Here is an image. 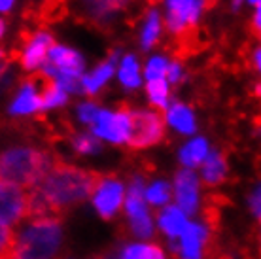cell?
<instances>
[{"instance_id":"6da1fadb","label":"cell","mask_w":261,"mask_h":259,"mask_svg":"<svg viewBox=\"0 0 261 259\" xmlns=\"http://www.w3.org/2000/svg\"><path fill=\"white\" fill-rule=\"evenodd\" d=\"M100 176L74 165L57 163L44 180L29 193V216L46 218L63 214L93 195Z\"/></svg>"},{"instance_id":"7a4b0ae2","label":"cell","mask_w":261,"mask_h":259,"mask_svg":"<svg viewBox=\"0 0 261 259\" xmlns=\"http://www.w3.org/2000/svg\"><path fill=\"white\" fill-rule=\"evenodd\" d=\"M63 246V223L53 216L33 218L17 233L10 246L2 250V259H55Z\"/></svg>"},{"instance_id":"3957f363","label":"cell","mask_w":261,"mask_h":259,"mask_svg":"<svg viewBox=\"0 0 261 259\" xmlns=\"http://www.w3.org/2000/svg\"><path fill=\"white\" fill-rule=\"evenodd\" d=\"M55 165V157L46 149L33 144H12L2 151L0 176L2 182L21 188H36Z\"/></svg>"},{"instance_id":"277c9868","label":"cell","mask_w":261,"mask_h":259,"mask_svg":"<svg viewBox=\"0 0 261 259\" xmlns=\"http://www.w3.org/2000/svg\"><path fill=\"white\" fill-rule=\"evenodd\" d=\"M85 57L74 45L57 44L51 47L47 63L40 70V80L63 87L70 95H82V80L85 76Z\"/></svg>"},{"instance_id":"5b68a950","label":"cell","mask_w":261,"mask_h":259,"mask_svg":"<svg viewBox=\"0 0 261 259\" xmlns=\"http://www.w3.org/2000/svg\"><path fill=\"white\" fill-rule=\"evenodd\" d=\"M208 6L210 0H161L167 33L172 38H186L199 27Z\"/></svg>"},{"instance_id":"8992f818","label":"cell","mask_w":261,"mask_h":259,"mask_svg":"<svg viewBox=\"0 0 261 259\" xmlns=\"http://www.w3.org/2000/svg\"><path fill=\"white\" fill-rule=\"evenodd\" d=\"M125 216L129 233L138 240H146L153 237V218L146 201V184L140 174L130 178L127 199H125Z\"/></svg>"},{"instance_id":"52a82bcc","label":"cell","mask_w":261,"mask_h":259,"mask_svg":"<svg viewBox=\"0 0 261 259\" xmlns=\"http://www.w3.org/2000/svg\"><path fill=\"white\" fill-rule=\"evenodd\" d=\"M98 140L112 146H129L133 136V112L130 108H106L100 106L93 125L89 127Z\"/></svg>"},{"instance_id":"ba28073f","label":"cell","mask_w":261,"mask_h":259,"mask_svg":"<svg viewBox=\"0 0 261 259\" xmlns=\"http://www.w3.org/2000/svg\"><path fill=\"white\" fill-rule=\"evenodd\" d=\"M133 112V136L129 146L133 149L151 148L163 140L165 117L153 108H130Z\"/></svg>"},{"instance_id":"9c48e42d","label":"cell","mask_w":261,"mask_h":259,"mask_svg":"<svg viewBox=\"0 0 261 259\" xmlns=\"http://www.w3.org/2000/svg\"><path fill=\"white\" fill-rule=\"evenodd\" d=\"M133 2L137 0H70L68 6L85 23L108 27L114 25Z\"/></svg>"},{"instance_id":"30bf717a","label":"cell","mask_w":261,"mask_h":259,"mask_svg":"<svg viewBox=\"0 0 261 259\" xmlns=\"http://www.w3.org/2000/svg\"><path fill=\"white\" fill-rule=\"evenodd\" d=\"M55 44L57 42H55V36L51 34V31H47V29L33 31L23 40L19 53H17L21 70L27 72V74H34V72L42 70V66L47 63L49 51Z\"/></svg>"},{"instance_id":"8fae6325","label":"cell","mask_w":261,"mask_h":259,"mask_svg":"<svg viewBox=\"0 0 261 259\" xmlns=\"http://www.w3.org/2000/svg\"><path fill=\"white\" fill-rule=\"evenodd\" d=\"M42 80L27 78L23 80L17 89L13 91L12 98L6 106V114L13 119L33 117L40 112H44V100H42Z\"/></svg>"},{"instance_id":"7c38bea8","label":"cell","mask_w":261,"mask_h":259,"mask_svg":"<svg viewBox=\"0 0 261 259\" xmlns=\"http://www.w3.org/2000/svg\"><path fill=\"white\" fill-rule=\"evenodd\" d=\"M125 199H127V191H125L123 182L116 176H100L91 195L95 210L105 220H110L118 214L121 204H125Z\"/></svg>"},{"instance_id":"4fadbf2b","label":"cell","mask_w":261,"mask_h":259,"mask_svg":"<svg viewBox=\"0 0 261 259\" xmlns=\"http://www.w3.org/2000/svg\"><path fill=\"white\" fill-rule=\"evenodd\" d=\"M29 216V195L25 188L2 182L0 184V223L13 229L23 218Z\"/></svg>"},{"instance_id":"5bb4252c","label":"cell","mask_w":261,"mask_h":259,"mask_svg":"<svg viewBox=\"0 0 261 259\" xmlns=\"http://www.w3.org/2000/svg\"><path fill=\"white\" fill-rule=\"evenodd\" d=\"M121 55H123L121 49H112L102 61H98L97 65L93 66L91 70L85 72L84 80H82V95L97 97L100 91H105L118 74Z\"/></svg>"},{"instance_id":"9a60e30c","label":"cell","mask_w":261,"mask_h":259,"mask_svg":"<svg viewBox=\"0 0 261 259\" xmlns=\"http://www.w3.org/2000/svg\"><path fill=\"white\" fill-rule=\"evenodd\" d=\"M201 176L191 169H180L174 174V199L176 206L182 208L186 214H195L201 204Z\"/></svg>"},{"instance_id":"2e32d148","label":"cell","mask_w":261,"mask_h":259,"mask_svg":"<svg viewBox=\"0 0 261 259\" xmlns=\"http://www.w3.org/2000/svg\"><path fill=\"white\" fill-rule=\"evenodd\" d=\"M165 31V17H163V10L159 6H148L144 10L142 17H140V23H138V31H137V40H138V47L140 51L150 53L153 51L161 38H163Z\"/></svg>"},{"instance_id":"e0dca14e","label":"cell","mask_w":261,"mask_h":259,"mask_svg":"<svg viewBox=\"0 0 261 259\" xmlns=\"http://www.w3.org/2000/svg\"><path fill=\"white\" fill-rule=\"evenodd\" d=\"M208 242V227L202 225V223H190L176 244H172V250H174L178 259H204Z\"/></svg>"},{"instance_id":"ac0fdd59","label":"cell","mask_w":261,"mask_h":259,"mask_svg":"<svg viewBox=\"0 0 261 259\" xmlns=\"http://www.w3.org/2000/svg\"><path fill=\"white\" fill-rule=\"evenodd\" d=\"M165 123L170 131H174L182 136H197L199 129V119L195 110L184 100H172L169 108L163 112Z\"/></svg>"},{"instance_id":"d6986e66","label":"cell","mask_w":261,"mask_h":259,"mask_svg":"<svg viewBox=\"0 0 261 259\" xmlns=\"http://www.w3.org/2000/svg\"><path fill=\"white\" fill-rule=\"evenodd\" d=\"M116 82L127 93H135L140 87H144V84H146V80H144V63H140L137 53L123 51V55L119 59Z\"/></svg>"},{"instance_id":"ffe728a7","label":"cell","mask_w":261,"mask_h":259,"mask_svg":"<svg viewBox=\"0 0 261 259\" xmlns=\"http://www.w3.org/2000/svg\"><path fill=\"white\" fill-rule=\"evenodd\" d=\"M210 142L204 136H191L178 149V161L182 165V169H201L202 163L206 161L210 156Z\"/></svg>"},{"instance_id":"44dd1931","label":"cell","mask_w":261,"mask_h":259,"mask_svg":"<svg viewBox=\"0 0 261 259\" xmlns=\"http://www.w3.org/2000/svg\"><path fill=\"white\" fill-rule=\"evenodd\" d=\"M157 225L161 229V233L167 235L170 240H176L184 235V231L188 229L190 221H188V214L182 208L174 206H165L159 216H157Z\"/></svg>"},{"instance_id":"7402d4cb","label":"cell","mask_w":261,"mask_h":259,"mask_svg":"<svg viewBox=\"0 0 261 259\" xmlns=\"http://www.w3.org/2000/svg\"><path fill=\"white\" fill-rule=\"evenodd\" d=\"M229 172L227 157L220 149H212L210 156L206 157V161L202 163L201 167V180L206 186H220L225 182Z\"/></svg>"},{"instance_id":"603a6c76","label":"cell","mask_w":261,"mask_h":259,"mask_svg":"<svg viewBox=\"0 0 261 259\" xmlns=\"http://www.w3.org/2000/svg\"><path fill=\"white\" fill-rule=\"evenodd\" d=\"M172 85L169 80H151L144 84V93H146V100L150 104V108L157 112H165L172 104Z\"/></svg>"},{"instance_id":"cb8c5ba5","label":"cell","mask_w":261,"mask_h":259,"mask_svg":"<svg viewBox=\"0 0 261 259\" xmlns=\"http://www.w3.org/2000/svg\"><path fill=\"white\" fill-rule=\"evenodd\" d=\"M119 259H167V253L151 242H133L121 250Z\"/></svg>"},{"instance_id":"d4e9b609","label":"cell","mask_w":261,"mask_h":259,"mask_svg":"<svg viewBox=\"0 0 261 259\" xmlns=\"http://www.w3.org/2000/svg\"><path fill=\"white\" fill-rule=\"evenodd\" d=\"M44 82V80H42ZM70 93L65 91L63 87L55 84H49V82H44L42 85V100H44V112H51V110H59V108H65L68 100H70Z\"/></svg>"},{"instance_id":"484cf974","label":"cell","mask_w":261,"mask_h":259,"mask_svg":"<svg viewBox=\"0 0 261 259\" xmlns=\"http://www.w3.org/2000/svg\"><path fill=\"white\" fill-rule=\"evenodd\" d=\"M172 59L165 53H150L146 63H144V80L151 82V80H163L167 78Z\"/></svg>"},{"instance_id":"4316f807","label":"cell","mask_w":261,"mask_h":259,"mask_svg":"<svg viewBox=\"0 0 261 259\" xmlns=\"http://www.w3.org/2000/svg\"><path fill=\"white\" fill-rule=\"evenodd\" d=\"M70 148L78 156H95L102 148V140H98L91 131H82L70 136Z\"/></svg>"},{"instance_id":"83f0119b","label":"cell","mask_w":261,"mask_h":259,"mask_svg":"<svg viewBox=\"0 0 261 259\" xmlns=\"http://www.w3.org/2000/svg\"><path fill=\"white\" fill-rule=\"evenodd\" d=\"M172 197V189H170L169 182L165 180H153L146 186V201L150 202L151 206H167V202Z\"/></svg>"},{"instance_id":"f1b7e54d","label":"cell","mask_w":261,"mask_h":259,"mask_svg":"<svg viewBox=\"0 0 261 259\" xmlns=\"http://www.w3.org/2000/svg\"><path fill=\"white\" fill-rule=\"evenodd\" d=\"M98 110H100V106H98L93 98H85V100H80V102L76 104L74 116H76L80 125L91 127L93 121H95V117H97V114H98Z\"/></svg>"},{"instance_id":"f546056e","label":"cell","mask_w":261,"mask_h":259,"mask_svg":"<svg viewBox=\"0 0 261 259\" xmlns=\"http://www.w3.org/2000/svg\"><path fill=\"white\" fill-rule=\"evenodd\" d=\"M188 68L184 65L180 59H172V63H170V68H169V74H167V80H169V84L172 87H180V85L186 84V80H188Z\"/></svg>"},{"instance_id":"4dcf8cb0","label":"cell","mask_w":261,"mask_h":259,"mask_svg":"<svg viewBox=\"0 0 261 259\" xmlns=\"http://www.w3.org/2000/svg\"><path fill=\"white\" fill-rule=\"evenodd\" d=\"M246 6L252 8V31L261 44V0H246Z\"/></svg>"},{"instance_id":"1f68e13d","label":"cell","mask_w":261,"mask_h":259,"mask_svg":"<svg viewBox=\"0 0 261 259\" xmlns=\"http://www.w3.org/2000/svg\"><path fill=\"white\" fill-rule=\"evenodd\" d=\"M248 202H250V210H252L255 216H261V182L252 189Z\"/></svg>"},{"instance_id":"d6a6232c","label":"cell","mask_w":261,"mask_h":259,"mask_svg":"<svg viewBox=\"0 0 261 259\" xmlns=\"http://www.w3.org/2000/svg\"><path fill=\"white\" fill-rule=\"evenodd\" d=\"M250 66H252V70H254L261 80V44L252 47V51H250Z\"/></svg>"},{"instance_id":"836d02e7","label":"cell","mask_w":261,"mask_h":259,"mask_svg":"<svg viewBox=\"0 0 261 259\" xmlns=\"http://www.w3.org/2000/svg\"><path fill=\"white\" fill-rule=\"evenodd\" d=\"M15 6H17V0H0V13L8 15L15 10Z\"/></svg>"},{"instance_id":"e575fe53","label":"cell","mask_w":261,"mask_h":259,"mask_svg":"<svg viewBox=\"0 0 261 259\" xmlns=\"http://www.w3.org/2000/svg\"><path fill=\"white\" fill-rule=\"evenodd\" d=\"M252 95L255 98H261V80H255L254 84H252Z\"/></svg>"},{"instance_id":"d590c367","label":"cell","mask_w":261,"mask_h":259,"mask_svg":"<svg viewBox=\"0 0 261 259\" xmlns=\"http://www.w3.org/2000/svg\"><path fill=\"white\" fill-rule=\"evenodd\" d=\"M244 4H246V0H229V6H231L233 12H239Z\"/></svg>"},{"instance_id":"8d00e7d4","label":"cell","mask_w":261,"mask_h":259,"mask_svg":"<svg viewBox=\"0 0 261 259\" xmlns=\"http://www.w3.org/2000/svg\"><path fill=\"white\" fill-rule=\"evenodd\" d=\"M6 29H8V21L6 17L0 19V38H6Z\"/></svg>"},{"instance_id":"74e56055","label":"cell","mask_w":261,"mask_h":259,"mask_svg":"<svg viewBox=\"0 0 261 259\" xmlns=\"http://www.w3.org/2000/svg\"><path fill=\"white\" fill-rule=\"evenodd\" d=\"M254 136H255V138H259V140H261V123L257 125V127H255V129H254Z\"/></svg>"},{"instance_id":"f35d334b","label":"cell","mask_w":261,"mask_h":259,"mask_svg":"<svg viewBox=\"0 0 261 259\" xmlns=\"http://www.w3.org/2000/svg\"><path fill=\"white\" fill-rule=\"evenodd\" d=\"M102 259H116V257H102ZM119 259V257H118Z\"/></svg>"},{"instance_id":"ab89813d","label":"cell","mask_w":261,"mask_h":259,"mask_svg":"<svg viewBox=\"0 0 261 259\" xmlns=\"http://www.w3.org/2000/svg\"><path fill=\"white\" fill-rule=\"evenodd\" d=\"M259 220H261V216H259Z\"/></svg>"}]
</instances>
